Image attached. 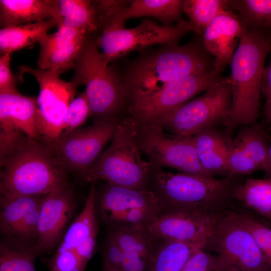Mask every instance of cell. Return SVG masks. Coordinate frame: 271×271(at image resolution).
Returning <instances> with one entry per match:
<instances>
[{
  "mask_svg": "<svg viewBox=\"0 0 271 271\" xmlns=\"http://www.w3.org/2000/svg\"><path fill=\"white\" fill-rule=\"evenodd\" d=\"M42 204L24 217L9 240L31 247L35 245L38 238V227Z\"/></svg>",
  "mask_w": 271,
  "mask_h": 271,
  "instance_id": "37",
  "label": "cell"
},
{
  "mask_svg": "<svg viewBox=\"0 0 271 271\" xmlns=\"http://www.w3.org/2000/svg\"><path fill=\"white\" fill-rule=\"evenodd\" d=\"M54 33L47 34L39 43L38 68L60 74L76 67V60L87 41L86 32L62 25Z\"/></svg>",
  "mask_w": 271,
  "mask_h": 271,
  "instance_id": "17",
  "label": "cell"
},
{
  "mask_svg": "<svg viewBox=\"0 0 271 271\" xmlns=\"http://www.w3.org/2000/svg\"><path fill=\"white\" fill-rule=\"evenodd\" d=\"M32 247L8 239L0 243V271H36Z\"/></svg>",
  "mask_w": 271,
  "mask_h": 271,
  "instance_id": "32",
  "label": "cell"
},
{
  "mask_svg": "<svg viewBox=\"0 0 271 271\" xmlns=\"http://www.w3.org/2000/svg\"><path fill=\"white\" fill-rule=\"evenodd\" d=\"M50 271H84L86 266L73 250L58 247L48 262Z\"/></svg>",
  "mask_w": 271,
  "mask_h": 271,
  "instance_id": "39",
  "label": "cell"
},
{
  "mask_svg": "<svg viewBox=\"0 0 271 271\" xmlns=\"http://www.w3.org/2000/svg\"><path fill=\"white\" fill-rule=\"evenodd\" d=\"M20 73L34 76L40 86L37 100V129L39 139L46 143L56 141L63 132L66 112L75 98L77 86L60 78V73L51 70L19 67Z\"/></svg>",
  "mask_w": 271,
  "mask_h": 271,
  "instance_id": "12",
  "label": "cell"
},
{
  "mask_svg": "<svg viewBox=\"0 0 271 271\" xmlns=\"http://www.w3.org/2000/svg\"><path fill=\"white\" fill-rule=\"evenodd\" d=\"M228 8L237 12L245 29L267 35L271 32V0L228 1Z\"/></svg>",
  "mask_w": 271,
  "mask_h": 271,
  "instance_id": "28",
  "label": "cell"
},
{
  "mask_svg": "<svg viewBox=\"0 0 271 271\" xmlns=\"http://www.w3.org/2000/svg\"><path fill=\"white\" fill-rule=\"evenodd\" d=\"M130 118L137 145L152 166L169 167L183 173L214 177L201 166L192 137L169 133L158 120L138 121Z\"/></svg>",
  "mask_w": 271,
  "mask_h": 271,
  "instance_id": "7",
  "label": "cell"
},
{
  "mask_svg": "<svg viewBox=\"0 0 271 271\" xmlns=\"http://www.w3.org/2000/svg\"><path fill=\"white\" fill-rule=\"evenodd\" d=\"M98 48L95 41H86L76 60L71 81L77 87L85 86L91 116L95 120L116 117L126 102L121 78Z\"/></svg>",
  "mask_w": 271,
  "mask_h": 271,
  "instance_id": "6",
  "label": "cell"
},
{
  "mask_svg": "<svg viewBox=\"0 0 271 271\" xmlns=\"http://www.w3.org/2000/svg\"><path fill=\"white\" fill-rule=\"evenodd\" d=\"M231 99L229 78L222 77L202 95L156 120L169 133L192 137L217 124H225L230 114Z\"/></svg>",
  "mask_w": 271,
  "mask_h": 271,
  "instance_id": "8",
  "label": "cell"
},
{
  "mask_svg": "<svg viewBox=\"0 0 271 271\" xmlns=\"http://www.w3.org/2000/svg\"><path fill=\"white\" fill-rule=\"evenodd\" d=\"M96 182L91 183L83 209L68 228L59 248L74 250L93 233L97 232L95 215Z\"/></svg>",
  "mask_w": 271,
  "mask_h": 271,
  "instance_id": "27",
  "label": "cell"
},
{
  "mask_svg": "<svg viewBox=\"0 0 271 271\" xmlns=\"http://www.w3.org/2000/svg\"><path fill=\"white\" fill-rule=\"evenodd\" d=\"M108 237L121 249L120 271H150L156 246L143 228H112Z\"/></svg>",
  "mask_w": 271,
  "mask_h": 271,
  "instance_id": "21",
  "label": "cell"
},
{
  "mask_svg": "<svg viewBox=\"0 0 271 271\" xmlns=\"http://www.w3.org/2000/svg\"><path fill=\"white\" fill-rule=\"evenodd\" d=\"M90 116L91 110L86 92L84 91L70 103L64 117L61 136L80 127Z\"/></svg>",
  "mask_w": 271,
  "mask_h": 271,
  "instance_id": "35",
  "label": "cell"
},
{
  "mask_svg": "<svg viewBox=\"0 0 271 271\" xmlns=\"http://www.w3.org/2000/svg\"><path fill=\"white\" fill-rule=\"evenodd\" d=\"M37 100L19 92L0 93V141L11 140L23 133L38 139Z\"/></svg>",
  "mask_w": 271,
  "mask_h": 271,
  "instance_id": "19",
  "label": "cell"
},
{
  "mask_svg": "<svg viewBox=\"0 0 271 271\" xmlns=\"http://www.w3.org/2000/svg\"><path fill=\"white\" fill-rule=\"evenodd\" d=\"M222 214L210 215L189 210H166L143 229L156 245L168 241L206 243Z\"/></svg>",
  "mask_w": 271,
  "mask_h": 271,
  "instance_id": "15",
  "label": "cell"
},
{
  "mask_svg": "<svg viewBox=\"0 0 271 271\" xmlns=\"http://www.w3.org/2000/svg\"><path fill=\"white\" fill-rule=\"evenodd\" d=\"M102 271H109V270H107L106 269H105V268H104L103 267V268H102Z\"/></svg>",
  "mask_w": 271,
  "mask_h": 271,
  "instance_id": "45",
  "label": "cell"
},
{
  "mask_svg": "<svg viewBox=\"0 0 271 271\" xmlns=\"http://www.w3.org/2000/svg\"><path fill=\"white\" fill-rule=\"evenodd\" d=\"M61 20L59 18L28 24L12 26L0 30L1 55L12 54L38 42L55 26H58Z\"/></svg>",
  "mask_w": 271,
  "mask_h": 271,
  "instance_id": "24",
  "label": "cell"
},
{
  "mask_svg": "<svg viewBox=\"0 0 271 271\" xmlns=\"http://www.w3.org/2000/svg\"><path fill=\"white\" fill-rule=\"evenodd\" d=\"M234 141L256 163L260 170L265 171L269 146L261 130L256 125L243 126Z\"/></svg>",
  "mask_w": 271,
  "mask_h": 271,
  "instance_id": "33",
  "label": "cell"
},
{
  "mask_svg": "<svg viewBox=\"0 0 271 271\" xmlns=\"http://www.w3.org/2000/svg\"><path fill=\"white\" fill-rule=\"evenodd\" d=\"M204 249L220 256L227 271H271L254 238L231 210L219 217Z\"/></svg>",
  "mask_w": 271,
  "mask_h": 271,
  "instance_id": "9",
  "label": "cell"
},
{
  "mask_svg": "<svg viewBox=\"0 0 271 271\" xmlns=\"http://www.w3.org/2000/svg\"><path fill=\"white\" fill-rule=\"evenodd\" d=\"M261 91L265 98L264 113L271 122V55L269 64L264 68L262 74Z\"/></svg>",
  "mask_w": 271,
  "mask_h": 271,
  "instance_id": "42",
  "label": "cell"
},
{
  "mask_svg": "<svg viewBox=\"0 0 271 271\" xmlns=\"http://www.w3.org/2000/svg\"><path fill=\"white\" fill-rule=\"evenodd\" d=\"M228 8V0H185L182 5L191 31L197 36H202L211 22Z\"/></svg>",
  "mask_w": 271,
  "mask_h": 271,
  "instance_id": "31",
  "label": "cell"
},
{
  "mask_svg": "<svg viewBox=\"0 0 271 271\" xmlns=\"http://www.w3.org/2000/svg\"><path fill=\"white\" fill-rule=\"evenodd\" d=\"M206 244L176 241L158 243L150 271H181L191 256Z\"/></svg>",
  "mask_w": 271,
  "mask_h": 271,
  "instance_id": "25",
  "label": "cell"
},
{
  "mask_svg": "<svg viewBox=\"0 0 271 271\" xmlns=\"http://www.w3.org/2000/svg\"><path fill=\"white\" fill-rule=\"evenodd\" d=\"M182 0H135L97 15L98 26L107 25L124 27L129 19L141 17H154L164 26H171L174 22H179L182 11Z\"/></svg>",
  "mask_w": 271,
  "mask_h": 271,
  "instance_id": "20",
  "label": "cell"
},
{
  "mask_svg": "<svg viewBox=\"0 0 271 271\" xmlns=\"http://www.w3.org/2000/svg\"><path fill=\"white\" fill-rule=\"evenodd\" d=\"M234 177L217 179L167 172L152 166L149 188L160 198L166 210H189L219 215L230 210L235 200L240 183Z\"/></svg>",
  "mask_w": 271,
  "mask_h": 271,
  "instance_id": "3",
  "label": "cell"
},
{
  "mask_svg": "<svg viewBox=\"0 0 271 271\" xmlns=\"http://www.w3.org/2000/svg\"><path fill=\"white\" fill-rule=\"evenodd\" d=\"M270 178V179H271V176H270L269 178Z\"/></svg>",
  "mask_w": 271,
  "mask_h": 271,
  "instance_id": "46",
  "label": "cell"
},
{
  "mask_svg": "<svg viewBox=\"0 0 271 271\" xmlns=\"http://www.w3.org/2000/svg\"><path fill=\"white\" fill-rule=\"evenodd\" d=\"M181 271H227V266L220 256L203 248L191 256Z\"/></svg>",
  "mask_w": 271,
  "mask_h": 271,
  "instance_id": "38",
  "label": "cell"
},
{
  "mask_svg": "<svg viewBox=\"0 0 271 271\" xmlns=\"http://www.w3.org/2000/svg\"><path fill=\"white\" fill-rule=\"evenodd\" d=\"M59 18L58 0H1L2 29Z\"/></svg>",
  "mask_w": 271,
  "mask_h": 271,
  "instance_id": "22",
  "label": "cell"
},
{
  "mask_svg": "<svg viewBox=\"0 0 271 271\" xmlns=\"http://www.w3.org/2000/svg\"><path fill=\"white\" fill-rule=\"evenodd\" d=\"M259 170L258 166L241 147L236 141H232L226 160L227 176L249 174Z\"/></svg>",
  "mask_w": 271,
  "mask_h": 271,
  "instance_id": "36",
  "label": "cell"
},
{
  "mask_svg": "<svg viewBox=\"0 0 271 271\" xmlns=\"http://www.w3.org/2000/svg\"><path fill=\"white\" fill-rule=\"evenodd\" d=\"M98 208L112 228H144L165 210L151 189H136L109 184L101 193Z\"/></svg>",
  "mask_w": 271,
  "mask_h": 271,
  "instance_id": "11",
  "label": "cell"
},
{
  "mask_svg": "<svg viewBox=\"0 0 271 271\" xmlns=\"http://www.w3.org/2000/svg\"><path fill=\"white\" fill-rule=\"evenodd\" d=\"M120 119L117 117L95 120L86 128L79 127L46 143L69 171L82 175L99 158L105 145L113 139Z\"/></svg>",
  "mask_w": 271,
  "mask_h": 271,
  "instance_id": "13",
  "label": "cell"
},
{
  "mask_svg": "<svg viewBox=\"0 0 271 271\" xmlns=\"http://www.w3.org/2000/svg\"><path fill=\"white\" fill-rule=\"evenodd\" d=\"M235 200L271 220V179H248L238 186Z\"/></svg>",
  "mask_w": 271,
  "mask_h": 271,
  "instance_id": "29",
  "label": "cell"
},
{
  "mask_svg": "<svg viewBox=\"0 0 271 271\" xmlns=\"http://www.w3.org/2000/svg\"><path fill=\"white\" fill-rule=\"evenodd\" d=\"M58 6L62 18L59 25L80 29L86 33L97 29L96 11L92 1L58 0Z\"/></svg>",
  "mask_w": 271,
  "mask_h": 271,
  "instance_id": "30",
  "label": "cell"
},
{
  "mask_svg": "<svg viewBox=\"0 0 271 271\" xmlns=\"http://www.w3.org/2000/svg\"><path fill=\"white\" fill-rule=\"evenodd\" d=\"M270 51L271 42L267 35L245 30L230 64L231 106L225 123L228 132L255 123L264 62Z\"/></svg>",
  "mask_w": 271,
  "mask_h": 271,
  "instance_id": "4",
  "label": "cell"
},
{
  "mask_svg": "<svg viewBox=\"0 0 271 271\" xmlns=\"http://www.w3.org/2000/svg\"><path fill=\"white\" fill-rule=\"evenodd\" d=\"M152 166L143 159L130 116L120 119L110 145L82 175L89 182L136 189L149 188Z\"/></svg>",
  "mask_w": 271,
  "mask_h": 271,
  "instance_id": "5",
  "label": "cell"
},
{
  "mask_svg": "<svg viewBox=\"0 0 271 271\" xmlns=\"http://www.w3.org/2000/svg\"><path fill=\"white\" fill-rule=\"evenodd\" d=\"M95 40L105 61L109 62L136 50L152 45H176L181 38L192 31L189 22L181 20L175 26H161L145 19L137 27L125 29L114 25L102 28Z\"/></svg>",
  "mask_w": 271,
  "mask_h": 271,
  "instance_id": "10",
  "label": "cell"
},
{
  "mask_svg": "<svg viewBox=\"0 0 271 271\" xmlns=\"http://www.w3.org/2000/svg\"><path fill=\"white\" fill-rule=\"evenodd\" d=\"M11 54L5 53L0 57V93L18 92L16 80L10 68Z\"/></svg>",
  "mask_w": 271,
  "mask_h": 271,
  "instance_id": "40",
  "label": "cell"
},
{
  "mask_svg": "<svg viewBox=\"0 0 271 271\" xmlns=\"http://www.w3.org/2000/svg\"><path fill=\"white\" fill-rule=\"evenodd\" d=\"M47 195L1 196V233L11 239L24 217L41 205Z\"/></svg>",
  "mask_w": 271,
  "mask_h": 271,
  "instance_id": "26",
  "label": "cell"
},
{
  "mask_svg": "<svg viewBox=\"0 0 271 271\" xmlns=\"http://www.w3.org/2000/svg\"><path fill=\"white\" fill-rule=\"evenodd\" d=\"M1 163V196L47 195L69 186L68 171L51 148L25 134Z\"/></svg>",
  "mask_w": 271,
  "mask_h": 271,
  "instance_id": "2",
  "label": "cell"
},
{
  "mask_svg": "<svg viewBox=\"0 0 271 271\" xmlns=\"http://www.w3.org/2000/svg\"><path fill=\"white\" fill-rule=\"evenodd\" d=\"M211 56L204 46L202 36L183 46L163 45L140 55L121 78L126 101L129 104L157 92L172 81L214 70L215 60Z\"/></svg>",
  "mask_w": 271,
  "mask_h": 271,
  "instance_id": "1",
  "label": "cell"
},
{
  "mask_svg": "<svg viewBox=\"0 0 271 271\" xmlns=\"http://www.w3.org/2000/svg\"><path fill=\"white\" fill-rule=\"evenodd\" d=\"M203 168L214 177L227 176L226 160L232 141L214 127L204 129L192 137Z\"/></svg>",
  "mask_w": 271,
  "mask_h": 271,
  "instance_id": "23",
  "label": "cell"
},
{
  "mask_svg": "<svg viewBox=\"0 0 271 271\" xmlns=\"http://www.w3.org/2000/svg\"><path fill=\"white\" fill-rule=\"evenodd\" d=\"M75 207L70 187L46 195L40 210L38 238L33 249L38 255L49 251L57 244Z\"/></svg>",
  "mask_w": 271,
  "mask_h": 271,
  "instance_id": "16",
  "label": "cell"
},
{
  "mask_svg": "<svg viewBox=\"0 0 271 271\" xmlns=\"http://www.w3.org/2000/svg\"><path fill=\"white\" fill-rule=\"evenodd\" d=\"M222 77L214 70H209L172 81L157 92L128 104L130 116L138 121L158 120L206 91Z\"/></svg>",
  "mask_w": 271,
  "mask_h": 271,
  "instance_id": "14",
  "label": "cell"
},
{
  "mask_svg": "<svg viewBox=\"0 0 271 271\" xmlns=\"http://www.w3.org/2000/svg\"><path fill=\"white\" fill-rule=\"evenodd\" d=\"M245 30L237 16L228 8L219 13L205 29L203 42L214 58V70L217 74L220 75L230 64Z\"/></svg>",
  "mask_w": 271,
  "mask_h": 271,
  "instance_id": "18",
  "label": "cell"
},
{
  "mask_svg": "<svg viewBox=\"0 0 271 271\" xmlns=\"http://www.w3.org/2000/svg\"><path fill=\"white\" fill-rule=\"evenodd\" d=\"M237 220L250 232L257 245L271 264V226L243 212L234 211Z\"/></svg>",
  "mask_w": 271,
  "mask_h": 271,
  "instance_id": "34",
  "label": "cell"
},
{
  "mask_svg": "<svg viewBox=\"0 0 271 271\" xmlns=\"http://www.w3.org/2000/svg\"><path fill=\"white\" fill-rule=\"evenodd\" d=\"M267 36H268L269 39V40H270V42H271V32H270V33L267 35Z\"/></svg>",
  "mask_w": 271,
  "mask_h": 271,
  "instance_id": "44",
  "label": "cell"
},
{
  "mask_svg": "<svg viewBox=\"0 0 271 271\" xmlns=\"http://www.w3.org/2000/svg\"><path fill=\"white\" fill-rule=\"evenodd\" d=\"M265 171L269 178L271 176V145L269 146L268 158Z\"/></svg>",
  "mask_w": 271,
  "mask_h": 271,
  "instance_id": "43",
  "label": "cell"
},
{
  "mask_svg": "<svg viewBox=\"0 0 271 271\" xmlns=\"http://www.w3.org/2000/svg\"><path fill=\"white\" fill-rule=\"evenodd\" d=\"M97 234V232L93 233L73 250L85 266L95 252Z\"/></svg>",
  "mask_w": 271,
  "mask_h": 271,
  "instance_id": "41",
  "label": "cell"
}]
</instances>
